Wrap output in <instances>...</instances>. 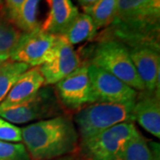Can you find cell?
Masks as SVG:
<instances>
[{
  "mask_svg": "<svg viewBox=\"0 0 160 160\" xmlns=\"http://www.w3.org/2000/svg\"><path fill=\"white\" fill-rule=\"evenodd\" d=\"M22 138L29 158L48 160L74 151L78 133L69 118L56 116L22 128Z\"/></svg>",
  "mask_w": 160,
  "mask_h": 160,
  "instance_id": "obj_1",
  "label": "cell"
},
{
  "mask_svg": "<svg viewBox=\"0 0 160 160\" xmlns=\"http://www.w3.org/2000/svg\"><path fill=\"white\" fill-rule=\"evenodd\" d=\"M134 103L97 102L80 109L75 116V123L82 140L92 137L98 132L122 123H133Z\"/></svg>",
  "mask_w": 160,
  "mask_h": 160,
  "instance_id": "obj_2",
  "label": "cell"
},
{
  "mask_svg": "<svg viewBox=\"0 0 160 160\" xmlns=\"http://www.w3.org/2000/svg\"><path fill=\"white\" fill-rule=\"evenodd\" d=\"M115 76L136 91H145L130 57L129 48L118 39H104L95 46L92 63Z\"/></svg>",
  "mask_w": 160,
  "mask_h": 160,
  "instance_id": "obj_3",
  "label": "cell"
},
{
  "mask_svg": "<svg viewBox=\"0 0 160 160\" xmlns=\"http://www.w3.org/2000/svg\"><path fill=\"white\" fill-rule=\"evenodd\" d=\"M138 132L132 122L118 124L82 140V149L91 160H121L126 143Z\"/></svg>",
  "mask_w": 160,
  "mask_h": 160,
  "instance_id": "obj_4",
  "label": "cell"
},
{
  "mask_svg": "<svg viewBox=\"0 0 160 160\" xmlns=\"http://www.w3.org/2000/svg\"><path fill=\"white\" fill-rule=\"evenodd\" d=\"M159 18L160 6L151 0H118L115 22L126 32L136 34L158 29Z\"/></svg>",
  "mask_w": 160,
  "mask_h": 160,
  "instance_id": "obj_5",
  "label": "cell"
},
{
  "mask_svg": "<svg viewBox=\"0 0 160 160\" xmlns=\"http://www.w3.org/2000/svg\"><path fill=\"white\" fill-rule=\"evenodd\" d=\"M57 97L52 89L44 86L34 97L21 105L0 109V118L12 124H25L51 118L57 115Z\"/></svg>",
  "mask_w": 160,
  "mask_h": 160,
  "instance_id": "obj_6",
  "label": "cell"
},
{
  "mask_svg": "<svg viewBox=\"0 0 160 160\" xmlns=\"http://www.w3.org/2000/svg\"><path fill=\"white\" fill-rule=\"evenodd\" d=\"M57 41L58 36L46 33L40 28L23 33L10 61L25 63L30 67H39L51 59Z\"/></svg>",
  "mask_w": 160,
  "mask_h": 160,
  "instance_id": "obj_7",
  "label": "cell"
},
{
  "mask_svg": "<svg viewBox=\"0 0 160 160\" xmlns=\"http://www.w3.org/2000/svg\"><path fill=\"white\" fill-rule=\"evenodd\" d=\"M55 90L61 102L68 109H79L96 102L87 66H80L56 83Z\"/></svg>",
  "mask_w": 160,
  "mask_h": 160,
  "instance_id": "obj_8",
  "label": "cell"
},
{
  "mask_svg": "<svg viewBox=\"0 0 160 160\" xmlns=\"http://www.w3.org/2000/svg\"><path fill=\"white\" fill-rule=\"evenodd\" d=\"M87 67L96 102H127L136 100L137 91L125 82L93 64Z\"/></svg>",
  "mask_w": 160,
  "mask_h": 160,
  "instance_id": "obj_9",
  "label": "cell"
},
{
  "mask_svg": "<svg viewBox=\"0 0 160 160\" xmlns=\"http://www.w3.org/2000/svg\"><path fill=\"white\" fill-rule=\"evenodd\" d=\"M81 65L80 58L73 46L58 36L54 52L47 62L39 66V71L45 79V86L55 85Z\"/></svg>",
  "mask_w": 160,
  "mask_h": 160,
  "instance_id": "obj_10",
  "label": "cell"
},
{
  "mask_svg": "<svg viewBox=\"0 0 160 160\" xmlns=\"http://www.w3.org/2000/svg\"><path fill=\"white\" fill-rule=\"evenodd\" d=\"M130 57L145 91L160 95V56L158 47L140 45L129 49Z\"/></svg>",
  "mask_w": 160,
  "mask_h": 160,
  "instance_id": "obj_11",
  "label": "cell"
},
{
  "mask_svg": "<svg viewBox=\"0 0 160 160\" xmlns=\"http://www.w3.org/2000/svg\"><path fill=\"white\" fill-rule=\"evenodd\" d=\"M45 86V79L38 67L24 72L12 86L6 98L0 103V109L11 108L28 102Z\"/></svg>",
  "mask_w": 160,
  "mask_h": 160,
  "instance_id": "obj_12",
  "label": "cell"
},
{
  "mask_svg": "<svg viewBox=\"0 0 160 160\" xmlns=\"http://www.w3.org/2000/svg\"><path fill=\"white\" fill-rule=\"evenodd\" d=\"M145 93L137 96L134 103V120L146 131L160 137V95L155 92L144 91Z\"/></svg>",
  "mask_w": 160,
  "mask_h": 160,
  "instance_id": "obj_13",
  "label": "cell"
},
{
  "mask_svg": "<svg viewBox=\"0 0 160 160\" xmlns=\"http://www.w3.org/2000/svg\"><path fill=\"white\" fill-rule=\"evenodd\" d=\"M46 2L49 12L40 29L46 33L61 36L79 12L71 0H46Z\"/></svg>",
  "mask_w": 160,
  "mask_h": 160,
  "instance_id": "obj_14",
  "label": "cell"
},
{
  "mask_svg": "<svg viewBox=\"0 0 160 160\" xmlns=\"http://www.w3.org/2000/svg\"><path fill=\"white\" fill-rule=\"evenodd\" d=\"M23 33L7 16L0 15V62L10 60Z\"/></svg>",
  "mask_w": 160,
  "mask_h": 160,
  "instance_id": "obj_15",
  "label": "cell"
},
{
  "mask_svg": "<svg viewBox=\"0 0 160 160\" xmlns=\"http://www.w3.org/2000/svg\"><path fill=\"white\" fill-rule=\"evenodd\" d=\"M95 33L96 30L90 16L86 13H78L69 28L60 37L73 46L85 40L92 39Z\"/></svg>",
  "mask_w": 160,
  "mask_h": 160,
  "instance_id": "obj_16",
  "label": "cell"
},
{
  "mask_svg": "<svg viewBox=\"0 0 160 160\" xmlns=\"http://www.w3.org/2000/svg\"><path fill=\"white\" fill-rule=\"evenodd\" d=\"M118 0H99L92 6L84 7V13L92 19L94 29H98L108 27L116 19Z\"/></svg>",
  "mask_w": 160,
  "mask_h": 160,
  "instance_id": "obj_17",
  "label": "cell"
},
{
  "mask_svg": "<svg viewBox=\"0 0 160 160\" xmlns=\"http://www.w3.org/2000/svg\"><path fill=\"white\" fill-rule=\"evenodd\" d=\"M154 149L149 146L145 138L138 132L126 143L121 160H157V150L158 144H153Z\"/></svg>",
  "mask_w": 160,
  "mask_h": 160,
  "instance_id": "obj_18",
  "label": "cell"
},
{
  "mask_svg": "<svg viewBox=\"0 0 160 160\" xmlns=\"http://www.w3.org/2000/svg\"><path fill=\"white\" fill-rule=\"evenodd\" d=\"M30 69L22 62L7 61L0 67V103L6 98L12 86L22 75Z\"/></svg>",
  "mask_w": 160,
  "mask_h": 160,
  "instance_id": "obj_19",
  "label": "cell"
},
{
  "mask_svg": "<svg viewBox=\"0 0 160 160\" xmlns=\"http://www.w3.org/2000/svg\"><path fill=\"white\" fill-rule=\"evenodd\" d=\"M39 3L40 0H24L21 6L13 23L24 33H29L40 28L38 22Z\"/></svg>",
  "mask_w": 160,
  "mask_h": 160,
  "instance_id": "obj_20",
  "label": "cell"
},
{
  "mask_svg": "<svg viewBox=\"0 0 160 160\" xmlns=\"http://www.w3.org/2000/svg\"><path fill=\"white\" fill-rule=\"evenodd\" d=\"M29 155L22 143L0 141V160H29Z\"/></svg>",
  "mask_w": 160,
  "mask_h": 160,
  "instance_id": "obj_21",
  "label": "cell"
},
{
  "mask_svg": "<svg viewBox=\"0 0 160 160\" xmlns=\"http://www.w3.org/2000/svg\"><path fill=\"white\" fill-rule=\"evenodd\" d=\"M0 141L7 142H22V129L0 118Z\"/></svg>",
  "mask_w": 160,
  "mask_h": 160,
  "instance_id": "obj_22",
  "label": "cell"
},
{
  "mask_svg": "<svg viewBox=\"0 0 160 160\" xmlns=\"http://www.w3.org/2000/svg\"><path fill=\"white\" fill-rule=\"evenodd\" d=\"M24 0H5L8 19L13 22Z\"/></svg>",
  "mask_w": 160,
  "mask_h": 160,
  "instance_id": "obj_23",
  "label": "cell"
},
{
  "mask_svg": "<svg viewBox=\"0 0 160 160\" xmlns=\"http://www.w3.org/2000/svg\"><path fill=\"white\" fill-rule=\"evenodd\" d=\"M99 0H78V2L79 3L80 6H82V8L92 6L93 4H95Z\"/></svg>",
  "mask_w": 160,
  "mask_h": 160,
  "instance_id": "obj_24",
  "label": "cell"
},
{
  "mask_svg": "<svg viewBox=\"0 0 160 160\" xmlns=\"http://www.w3.org/2000/svg\"><path fill=\"white\" fill-rule=\"evenodd\" d=\"M3 63H4V62H0V67H1L2 65H3Z\"/></svg>",
  "mask_w": 160,
  "mask_h": 160,
  "instance_id": "obj_25",
  "label": "cell"
},
{
  "mask_svg": "<svg viewBox=\"0 0 160 160\" xmlns=\"http://www.w3.org/2000/svg\"><path fill=\"white\" fill-rule=\"evenodd\" d=\"M0 6H2V1L0 0Z\"/></svg>",
  "mask_w": 160,
  "mask_h": 160,
  "instance_id": "obj_26",
  "label": "cell"
}]
</instances>
